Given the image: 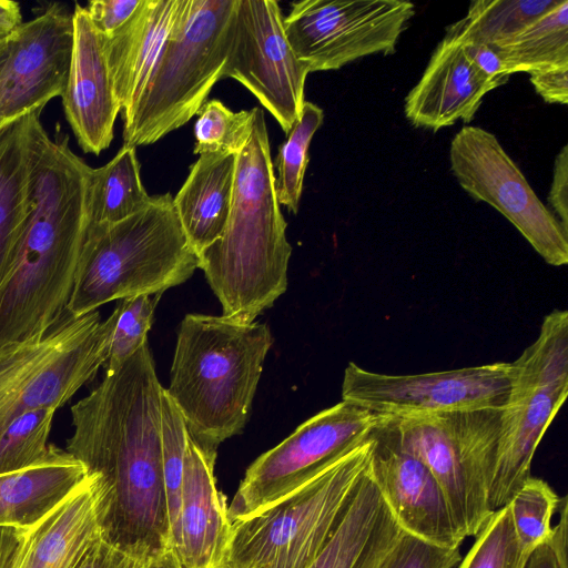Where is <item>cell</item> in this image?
I'll return each mask as SVG.
<instances>
[{
    "mask_svg": "<svg viewBox=\"0 0 568 568\" xmlns=\"http://www.w3.org/2000/svg\"><path fill=\"white\" fill-rule=\"evenodd\" d=\"M148 341L71 407L67 452L95 478L102 539L142 559L172 547L161 396Z\"/></svg>",
    "mask_w": 568,
    "mask_h": 568,
    "instance_id": "1",
    "label": "cell"
},
{
    "mask_svg": "<svg viewBox=\"0 0 568 568\" xmlns=\"http://www.w3.org/2000/svg\"><path fill=\"white\" fill-rule=\"evenodd\" d=\"M90 171L68 135L51 139L36 121L28 211L0 285V353L40 339L65 314L88 227Z\"/></svg>",
    "mask_w": 568,
    "mask_h": 568,
    "instance_id": "2",
    "label": "cell"
},
{
    "mask_svg": "<svg viewBox=\"0 0 568 568\" xmlns=\"http://www.w3.org/2000/svg\"><path fill=\"white\" fill-rule=\"evenodd\" d=\"M235 160L226 225L199 255V268L219 298L223 315L253 323L286 291L292 254L275 192L268 131L258 106L254 108L251 136Z\"/></svg>",
    "mask_w": 568,
    "mask_h": 568,
    "instance_id": "3",
    "label": "cell"
},
{
    "mask_svg": "<svg viewBox=\"0 0 568 568\" xmlns=\"http://www.w3.org/2000/svg\"><path fill=\"white\" fill-rule=\"evenodd\" d=\"M272 344L266 324L225 315L182 320L165 392L202 449L216 452L244 428Z\"/></svg>",
    "mask_w": 568,
    "mask_h": 568,
    "instance_id": "4",
    "label": "cell"
},
{
    "mask_svg": "<svg viewBox=\"0 0 568 568\" xmlns=\"http://www.w3.org/2000/svg\"><path fill=\"white\" fill-rule=\"evenodd\" d=\"M196 268L173 196H152L123 221L88 225L65 312L82 316L114 300L162 294Z\"/></svg>",
    "mask_w": 568,
    "mask_h": 568,
    "instance_id": "5",
    "label": "cell"
},
{
    "mask_svg": "<svg viewBox=\"0 0 568 568\" xmlns=\"http://www.w3.org/2000/svg\"><path fill=\"white\" fill-rule=\"evenodd\" d=\"M373 430L290 495L232 521L219 568H310L368 469Z\"/></svg>",
    "mask_w": 568,
    "mask_h": 568,
    "instance_id": "6",
    "label": "cell"
},
{
    "mask_svg": "<svg viewBox=\"0 0 568 568\" xmlns=\"http://www.w3.org/2000/svg\"><path fill=\"white\" fill-rule=\"evenodd\" d=\"M236 0H185L143 92L124 114L123 144L149 145L186 124L222 79Z\"/></svg>",
    "mask_w": 568,
    "mask_h": 568,
    "instance_id": "7",
    "label": "cell"
},
{
    "mask_svg": "<svg viewBox=\"0 0 568 568\" xmlns=\"http://www.w3.org/2000/svg\"><path fill=\"white\" fill-rule=\"evenodd\" d=\"M503 408L386 416L399 446L419 459L440 485L457 527L475 537L493 515L494 479Z\"/></svg>",
    "mask_w": 568,
    "mask_h": 568,
    "instance_id": "8",
    "label": "cell"
},
{
    "mask_svg": "<svg viewBox=\"0 0 568 568\" xmlns=\"http://www.w3.org/2000/svg\"><path fill=\"white\" fill-rule=\"evenodd\" d=\"M511 365L489 496L494 511L508 505L531 476L536 449L567 398L568 314L555 310L546 315L536 341Z\"/></svg>",
    "mask_w": 568,
    "mask_h": 568,
    "instance_id": "9",
    "label": "cell"
},
{
    "mask_svg": "<svg viewBox=\"0 0 568 568\" xmlns=\"http://www.w3.org/2000/svg\"><path fill=\"white\" fill-rule=\"evenodd\" d=\"M111 323L64 316L40 339L0 353V435L21 415L58 409L105 365Z\"/></svg>",
    "mask_w": 568,
    "mask_h": 568,
    "instance_id": "10",
    "label": "cell"
},
{
    "mask_svg": "<svg viewBox=\"0 0 568 568\" xmlns=\"http://www.w3.org/2000/svg\"><path fill=\"white\" fill-rule=\"evenodd\" d=\"M384 417L341 400L305 420L248 466L227 506L231 523L293 493L368 436Z\"/></svg>",
    "mask_w": 568,
    "mask_h": 568,
    "instance_id": "11",
    "label": "cell"
},
{
    "mask_svg": "<svg viewBox=\"0 0 568 568\" xmlns=\"http://www.w3.org/2000/svg\"><path fill=\"white\" fill-rule=\"evenodd\" d=\"M291 7L285 33L310 73L392 54L415 14V6L404 0H302Z\"/></svg>",
    "mask_w": 568,
    "mask_h": 568,
    "instance_id": "12",
    "label": "cell"
},
{
    "mask_svg": "<svg viewBox=\"0 0 568 568\" xmlns=\"http://www.w3.org/2000/svg\"><path fill=\"white\" fill-rule=\"evenodd\" d=\"M449 162L459 185L503 214L546 263H568V232L491 132L463 126L450 142Z\"/></svg>",
    "mask_w": 568,
    "mask_h": 568,
    "instance_id": "13",
    "label": "cell"
},
{
    "mask_svg": "<svg viewBox=\"0 0 568 568\" xmlns=\"http://www.w3.org/2000/svg\"><path fill=\"white\" fill-rule=\"evenodd\" d=\"M513 373L506 362L407 375L376 373L349 362L342 400L383 416L504 408Z\"/></svg>",
    "mask_w": 568,
    "mask_h": 568,
    "instance_id": "14",
    "label": "cell"
},
{
    "mask_svg": "<svg viewBox=\"0 0 568 568\" xmlns=\"http://www.w3.org/2000/svg\"><path fill=\"white\" fill-rule=\"evenodd\" d=\"M275 0H236L222 77L244 85L287 133L305 103L310 73L294 53Z\"/></svg>",
    "mask_w": 568,
    "mask_h": 568,
    "instance_id": "15",
    "label": "cell"
},
{
    "mask_svg": "<svg viewBox=\"0 0 568 568\" xmlns=\"http://www.w3.org/2000/svg\"><path fill=\"white\" fill-rule=\"evenodd\" d=\"M73 51V16L53 3L0 43V119L42 112L62 97Z\"/></svg>",
    "mask_w": 568,
    "mask_h": 568,
    "instance_id": "16",
    "label": "cell"
},
{
    "mask_svg": "<svg viewBox=\"0 0 568 568\" xmlns=\"http://www.w3.org/2000/svg\"><path fill=\"white\" fill-rule=\"evenodd\" d=\"M373 430L368 474L400 528L446 548L466 539L430 470L403 449L384 425Z\"/></svg>",
    "mask_w": 568,
    "mask_h": 568,
    "instance_id": "17",
    "label": "cell"
},
{
    "mask_svg": "<svg viewBox=\"0 0 568 568\" xmlns=\"http://www.w3.org/2000/svg\"><path fill=\"white\" fill-rule=\"evenodd\" d=\"M73 51L62 104L78 144L83 152L99 155L113 140L121 112L104 53L101 36L85 8L75 3Z\"/></svg>",
    "mask_w": 568,
    "mask_h": 568,
    "instance_id": "18",
    "label": "cell"
},
{
    "mask_svg": "<svg viewBox=\"0 0 568 568\" xmlns=\"http://www.w3.org/2000/svg\"><path fill=\"white\" fill-rule=\"evenodd\" d=\"M216 452L202 449L189 435L181 500L172 547L184 568H219L231 529L224 495L217 489Z\"/></svg>",
    "mask_w": 568,
    "mask_h": 568,
    "instance_id": "19",
    "label": "cell"
},
{
    "mask_svg": "<svg viewBox=\"0 0 568 568\" xmlns=\"http://www.w3.org/2000/svg\"><path fill=\"white\" fill-rule=\"evenodd\" d=\"M497 88L477 69L459 42L444 37L419 81L406 95L404 112L413 125L433 131L458 120L468 123L484 97Z\"/></svg>",
    "mask_w": 568,
    "mask_h": 568,
    "instance_id": "20",
    "label": "cell"
},
{
    "mask_svg": "<svg viewBox=\"0 0 568 568\" xmlns=\"http://www.w3.org/2000/svg\"><path fill=\"white\" fill-rule=\"evenodd\" d=\"M184 4L185 0H143L120 32L111 38L101 37L122 114L146 87Z\"/></svg>",
    "mask_w": 568,
    "mask_h": 568,
    "instance_id": "21",
    "label": "cell"
},
{
    "mask_svg": "<svg viewBox=\"0 0 568 568\" xmlns=\"http://www.w3.org/2000/svg\"><path fill=\"white\" fill-rule=\"evenodd\" d=\"M95 478H88L27 530L11 568H74L101 538Z\"/></svg>",
    "mask_w": 568,
    "mask_h": 568,
    "instance_id": "22",
    "label": "cell"
},
{
    "mask_svg": "<svg viewBox=\"0 0 568 568\" xmlns=\"http://www.w3.org/2000/svg\"><path fill=\"white\" fill-rule=\"evenodd\" d=\"M403 531L367 469L334 535L310 568H384Z\"/></svg>",
    "mask_w": 568,
    "mask_h": 568,
    "instance_id": "23",
    "label": "cell"
},
{
    "mask_svg": "<svg viewBox=\"0 0 568 568\" xmlns=\"http://www.w3.org/2000/svg\"><path fill=\"white\" fill-rule=\"evenodd\" d=\"M85 467L52 444L40 463L0 475V527L30 529L85 479Z\"/></svg>",
    "mask_w": 568,
    "mask_h": 568,
    "instance_id": "24",
    "label": "cell"
},
{
    "mask_svg": "<svg viewBox=\"0 0 568 568\" xmlns=\"http://www.w3.org/2000/svg\"><path fill=\"white\" fill-rule=\"evenodd\" d=\"M234 154H202L173 197L185 236L199 255L215 242L226 225L234 187Z\"/></svg>",
    "mask_w": 568,
    "mask_h": 568,
    "instance_id": "25",
    "label": "cell"
},
{
    "mask_svg": "<svg viewBox=\"0 0 568 568\" xmlns=\"http://www.w3.org/2000/svg\"><path fill=\"white\" fill-rule=\"evenodd\" d=\"M40 114L32 112L0 124V285L28 211L33 128Z\"/></svg>",
    "mask_w": 568,
    "mask_h": 568,
    "instance_id": "26",
    "label": "cell"
},
{
    "mask_svg": "<svg viewBox=\"0 0 568 568\" xmlns=\"http://www.w3.org/2000/svg\"><path fill=\"white\" fill-rule=\"evenodd\" d=\"M152 196L144 189L135 148L122 145L103 166L91 168L88 225L113 224L142 211Z\"/></svg>",
    "mask_w": 568,
    "mask_h": 568,
    "instance_id": "27",
    "label": "cell"
},
{
    "mask_svg": "<svg viewBox=\"0 0 568 568\" xmlns=\"http://www.w3.org/2000/svg\"><path fill=\"white\" fill-rule=\"evenodd\" d=\"M491 48L509 77L568 67V1L559 0L519 33Z\"/></svg>",
    "mask_w": 568,
    "mask_h": 568,
    "instance_id": "28",
    "label": "cell"
},
{
    "mask_svg": "<svg viewBox=\"0 0 568 568\" xmlns=\"http://www.w3.org/2000/svg\"><path fill=\"white\" fill-rule=\"evenodd\" d=\"M559 0H476L467 14L446 28L445 38L495 47L519 33Z\"/></svg>",
    "mask_w": 568,
    "mask_h": 568,
    "instance_id": "29",
    "label": "cell"
},
{
    "mask_svg": "<svg viewBox=\"0 0 568 568\" xmlns=\"http://www.w3.org/2000/svg\"><path fill=\"white\" fill-rule=\"evenodd\" d=\"M324 121L323 110L305 101L302 112L278 148L275 159V192L281 205L296 214L308 164L311 141Z\"/></svg>",
    "mask_w": 568,
    "mask_h": 568,
    "instance_id": "30",
    "label": "cell"
},
{
    "mask_svg": "<svg viewBox=\"0 0 568 568\" xmlns=\"http://www.w3.org/2000/svg\"><path fill=\"white\" fill-rule=\"evenodd\" d=\"M194 154H234L247 143L253 129L254 108L234 112L222 101H206L196 113Z\"/></svg>",
    "mask_w": 568,
    "mask_h": 568,
    "instance_id": "31",
    "label": "cell"
},
{
    "mask_svg": "<svg viewBox=\"0 0 568 568\" xmlns=\"http://www.w3.org/2000/svg\"><path fill=\"white\" fill-rule=\"evenodd\" d=\"M561 500L547 481L530 476L508 504L517 539L526 552L531 554L550 537Z\"/></svg>",
    "mask_w": 568,
    "mask_h": 568,
    "instance_id": "32",
    "label": "cell"
},
{
    "mask_svg": "<svg viewBox=\"0 0 568 568\" xmlns=\"http://www.w3.org/2000/svg\"><path fill=\"white\" fill-rule=\"evenodd\" d=\"M55 409L26 413L0 435V475L29 468L43 460Z\"/></svg>",
    "mask_w": 568,
    "mask_h": 568,
    "instance_id": "33",
    "label": "cell"
},
{
    "mask_svg": "<svg viewBox=\"0 0 568 568\" xmlns=\"http://www.w3.org/2000/svg\"><path fill=\"white\" fill-rule=\"evenodd\" d=\"M529 555L517 539L506 505L493 513L456 568H524Z\"/></svg>",
    "mask_w": 568,
    "mask_h": 568,
    "instance_id": "34",
    "label": "cell"
},
{
    "mask_svg": "<svg viewBox=\"0 0 568 568\" xmlns=\"http://www.w3.org/2000/svg\"><path fill=\"white\" fill-rule=\"evenodd\" d=\"M161 295L142 294L120 300L109 316L111 328L105 371L119 367L148 341Z\"/></svg>",
    "mask_w": 568,
    "mask_h": 568,
    "instance_id": "35",
    "label": "cell"
},
{
    "mask_svg": "<svg viewBox=\"0 0 568 568\" xmlns=\"http://www.w3.org/2000/svg\"><path fill=\"white\" fill-rule=\"evenodd\" d=\"M187 438L184 419L163 387L161 396L162 467L171 540L180 509Z\"/></svg>",
    "mask_w": 568,
    "mask_h": 568,
    "instance_id": "36",
    "label": "cell"
},
{
    "mask_svg": "<svg viewBox=\"0 0 568 568\" xmlns=\"http://www.w3.org/2000/svg\"><path fill=\"white\" fill-rule=\"evenodd\" d=\"M460 548H446L403 531L387 556L384 568H456Z\"/></svg>",
    "mask_w": 568,
    "mask_h": 568,
    "instance_id": "37",
    "label": "cell"
},
{
    "mask_svg": "<svg viewBox=\"0 0 568 568\" xmlns=\"http://www.w3.org/2000/svg\"><path fill=\"white\" fill-rule=\"evenodd\" d=\"M142 3L143 0H92L84 8L97 32L111 38L134 18Z\"/></svg>",
    "mask_w": 568,
    "mask_h": 568,
    "instance_id": "38",
    "label": "cell"
},
{
    "mask_svg": "<svg viewBox=\"0 0 568 568\" xmlns=\"http://www.w3.org/2000/svg\"><path fill=\"white\" fill-rule=\"evenodd\" d=\"M559 515L550 537L531 551L524 568H568L567 497L561 500Z\"/></svg>",
    "mask_w": 568,
    "mask_h": 568,
    "instance_id": "39",
    "label": "cell"
},
{
    "mask_svg": "<svg viewBox=\"0 0 568 568\" xmlns=\"http://www.w3.org/2000/svg\"><path fill=\"white\" fill-rule=\"evenodd\" d=\"M145 559L102 539L95 541L74 568H144Z\"/></svg>",
    "mask_w": 568,
    "mask_h": 568,
    "instance_id": "40",
    "label": "cell"
},
{
    "mask_svg": "<svg viewBox=\"0 0 568 568\" xmlns=\"http://www.w3.org/2000/svg\"><path fill=\"white\" fill-rule=\"evenodd\" d=\"M548 203L561 226L568 232V145L556 156Z\"/></svg>",
    "mask_w": 568,
    "mask_h": 568,
    "instance_id": "41",
    "label": "cell"
},
{
    "mask_svg": "<svg viewBox=\"0 0 568 568\" xmlns=\"http://www.w3.org/2000/svg\"><path fill=\"white\" fill-rule=\"evenodd\" d=\"M530 83L547 103H568V67H559L529 75Z\"/></svg>",
    "mask_w": 568,
    "mask_h": 568,
    "instance_id": "42",
    "label": "cell"
},
{
    "mask_svg": "<svg viewBox=\"0 0 568 568\" xmlns=\"http://www.w3.org/2000/svg\"><path fill=\"white\" fill-rule=\"evenodd\" d=\"M456 41V40H454ZM477 69L498 87L508 82L504 64L496 50L487 44L475 41H457Z\"/></svg>",
    "mask_w": 568,
    "mask_h": 568,
    "instance_id": "43",
    "label": "cell"
},
{
    "mask_svg": "<svg viewBox=\"0 0 568 568\" xmlns=\"http://www.w3.org/2000/svg\"><path fill=\"white\" fill-rule=\"evenodd\" d=\"M28 529L0 527V568H11Z\"/></svg>",
    "mask_w": 568,
    "mask_h": 568,
    "instance_id": "44",
    "label": "cell"
},
{
    "mask_svg": "<svg viewBox=\"0 0 568 568\" xmlns=\"http://www.w3.org/2000/svg\"><path fill=\"white\" fill-rule=\"evenodd\" d=\"M21 24L20 4L10 0H0V41L7 39Z\"/></svg>",
    "mask_w": 568,
    "mask_h": 568,
    "instance_id": "45",
    "label": "cell"
},
{
    "mask_svg": "<svg viewBox=\"0 0 568 568\" xmlns=\"http://www.w3.org/2000/svg\"><path fill=\"white\" fill-rule=\"evenodd\" d=\"M144 568H184L176 551L168 548L145 559Z\"/></svg>",
    "mask_w": 568,
    "mask_h": 568,
    "instance_id": "46",
    "label": "cell"
},
{
    "mask_svg": "<svg viewBox=\"0 0 568 568\" xmlns=\"http://www.w3.org/2000/svg\"><path fill=\"white\" fill-rule=\"evenodd\" d=\"M2 123L1 119H0V124Z\"/></svg>",
    "mask_w": 568,
    "mask_h": 568,
    "instance_id": "47",
    "label": "cell"
},
{
    "mask_svg": "<svg viewBox=\"0 0 568 568\" xmlns=\"http://www.w3.org/2000/svg\"><path fill=\"white\" fill-rule=\"evenodd\" d=\"M1 42H2V41H0V43H1Z\"/></svg>",
    "mask_w": 568,
    "mask_h": 568,
    "instance_id": "48",
    "label": "cell"
}]
</instances>
